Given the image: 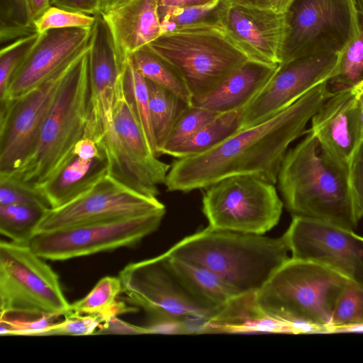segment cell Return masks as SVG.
<instances>
[{
    "instance_id": "6",
    "label": "cell",
    "mask_w": 363,
    "mask_h": 363,
    "mask_svg": "<svg viewBox=\"0 0 363 363\" xmlns=\"http://www.w3.org/2000/svg\"><path fill=\"white\" fill-rule=\"evenodd\" d=\"M147 45L179 72L192 101L208 95L250 60L215 26L164 33Z\"/></svg>"
},
{
    "instance_id": "51",
    "label": "cell",
    "mask_w": 363,
    "mask_h": 363,
    "mask_svg": "<svg viewBox=\"0 0 363 363\" xmlns=\"http://www.w3.org/2000/svg\"><path fill=\"white\" fill-rule=\"evenodd\" d=\"M229 2H234L241 4L244 5L261 7V8H269V0H226Z\"/></svg>"
},
{
    "instance_id": "27",
    "label": "cell",
    "mask_w": 363,
    "mask_h": 363,
    "mask_svg": "<svg viewBox=\"0 0 363 363\" xmlns=\"http://www.w3.org/2000/svg\"><path fill=\"white\" fill-rule=\"evenodd\" d=\"M146 81L151 125L159 157L174 125L189 105L171 91Z\"/></svg>"
},
{
    "instance_id": "42",
    "label": "cell",
    "mask_w": 363,
    "mask_h": 363,
    "mask_svg": "<svg viewBox=\"0 0 363 363\" xmlns=\"http://www.w3.org/2000/svg\"><path fill=\"white\" fill-rule=\"evenodd\" d=\"M1 335H41L52 324V318L42 316L33 320H11L1 317Z\"/></svg>"
},
{
    "instance_id": "36",
    "label": "cell",
    "mask_w": 363,
    "mask_h": 363,
    "mask_svg": "<svg viewBox=\"0 0 363 363\" xmlns=\"http://www.w3.org/2000/svg\"><path fill=\"white\" fill-rule=\"evenodd\" d=\"M218 114L203 108L189 105L174 125L160 155H167L172 150L188 140Z\"/></svg>"
},
{
    "instance_id": "33",
    "label": "cell",
    "mask_w": 363,
    "mask_h": 363,
    "mask_svg": "<svg viewBox=\"0 0 363 363\" xmlns=\"http://www.w3.org/2000/svg\"><path fill=\"white\" fill-rule=\"evenodd\" d=\"M358 35L339 54L334 73L328 81L340 89L352 87L363 79V16L358 15Z\"/></svg>"
},
{
    "instance_id": "12",
    "label": "cell",
    "mask_w": 363,
    "mask_h": 363,
    "mask_svg": "<svg viewBox=\"0 0 363 363\" xmlns=\"http://www.w3.org/2000/svg\"><path fill=\"white\" fill-rule=\"evenodd\" d=\"M121 293L132 306L142 308L151 320L162 318L211 319L219 308L199 301L186 288L164 253L131 262L119 272Z\"/></svg>"
},
{
    "instance_id": "25",
    "label": "cell",
    "mask_w": 363,
    "mask_h": 363,
    "mask_svg": "<svg viewBox=\"0 0 363 363\" xmlns=\"http://www.w3.org/2000/svg\"><path fill=\"white\" fill-rule=\"evenodd\" d=\"M164 254L186 288L207 306L220 308L236 296L225 283L208 269Z\"/></svg>"
},
{
    "instance_id": "8",
    "label": "cell",
    "mask_w": 363,
    "mask_h": 363,
    "mask_svg": "<svg viewBox=\"0 0 363 363\" xmlns=\"http://www.w3.org/2000/svg\"><path fill=\"white\" fill-rule=\"evenodd\" d=\"M121 74L116 85L112 125L96 143L108 164V174L127 187L150 197L160 194L170 165L153 155L124 94Z\"/></svg>"
},
{
    "instance_id": "20",
    "label": "cell",
    "mask_w": 363,
    "mask_h": 363,
    "mask_svg": "<svg viewBox=\"0 0 363 363\" xmlns=\"http://www.w3.org/2000/svg\"><path fill=\"white\" fill-rule=\"evenodd\" d=\"M311 121L307 131L313 133L334 158L349 166L361 137L360 113L353 89L335 91Z\"/></svg>"
},
{
    "instance_id": "35",
    "label": "cell",
    "mask_w": 363,
    "mask_h": 363,
    "mask_svg": "<svg viewBox=\"0 0 363 363\" xmlns=\"http://www.w3.org/2000/svg\"><path fill=\"white\" fill-rule=\"evenodd\" d=\"M363 324V286L349 280L337 299L330 332L335 328Z\"/></svg>"
},
{
    "instance_id": "40",
    "label": "cell",
    "mask_w": 363,
    "mask_h": 363,
    "mask_svg": "<svg viewBox=\"0 0 363 363\" xmlns=\"http://www.w3.org/2000/svg\"><path fill=\"white\" fill-rule=\"evenodd\" d=\"M65 320L50 325L41 335H84L91 334L105 319L100 315L79 314L69 312Z\"/></svg>"
},
{
    "instance_id": "48",
    "label": "cell",
    "mask_w": 363,
    "mask_h": 363,
    "mask_svg": "<svg viewBox=\"0 0 363 363\" xmlns=\"http://www.w3.org/2000/svg\"><path fill=\"white\" fill-rule=\"evenodd\" d=\"M355 94L361 119L360 142L363 140V79L352 87Z\"/></svg>"
},
{
    "instance_id": "11",
    "label": "cell",
    "mask_w": 363,
    "mask_h": 363,
    "mask_svg": "<svg viewBox=\"0 0 363 363\" xmlns=\"http://www.w3.org/2000/svg\"><path fill=\"white\" fill-rule=\"evenodd\" d=\"M166 210L36 233L28 243L44 259L62 261L133 247L160 226Z\"/></svg>"
},
{
    "instance_id": "43",
    "label": "cell",
    "mask_w": 363,
    "mask_h": 363,
    "mask_svg": "<svg viewBox=\"0 0 363 363\" xmlns=\"http://www.w3.org/2000/svg\"><path fill=\"white\" fill-rule=\"evenodd\" d=\"M101 0H50L51 6L94 16L99 13Z\"/></svg>"
},
{
    "instance_id": "21",
    "label": "cell",
    "mask_w": 363,
    "mask_h": 363,
    "mask_svg": "<svg viewBox=\"0 0 363 363\" xmlns=\"http://www.w3.org/2000/svg\"><path fill=\"white\" fill-rule=\"evenodd\" d=\"M102 15L124 60L162 34L156 0H133Z\"/></svg>"
},
{
    "instance_id": "47",
    "label": "cell",
    "mask_w": 363,
    "mask_h": 363,
    "mask_svg": "<svg viewBox=\"0 0 363 363\" xmlns=\"http://www.w3.org/2000/svg\"><path fill=\"white\" fill-rule=\"evenodd\" d=\"M33 21L50 6V0H28Z\"/></svg>"
},
{
    "instance_id": "18",
    "label": "cell",
    "mask_w": 363,
    "mask_h": 363,
    "mask_svg": "<svg viewBox=\"0 0 363 363\" xmlns=\"http://www.w3.org/2000/svg\"><path fill=\"white\" fill-rule=\"evenodd\" d=\"M124 63L108 26L96 23L89 43V98L84 138L96 143L111 127L115 89Z\"/></svg>"
},
{
    "instance_id": "50",
    "label": "cell",
    "mask_w": 363,
    "mask_h": 363,
    "mask_svg": "<svg viewBox=\"0 0 363 363\" xmlns=\"http://www.w3.org/2000/svg\"><path fill=\"white\" fill-rule=\"evenodd\" d=\"M294 0H269V8L274 11L284 13Z\"/></svg>"
},
{
    "instance_id": "52",
    "label": "cell",
    "mask_w": 363,
    "mask_h": 363,
    "mask_svg": "<svg viewBox=\"0 0 363 363\" xmlns=\"http://www.w3.org/2000/svg\"><path fill=\"white\" fill-rule=\"evenodd\" d=\"M347 333V332H355V333H363V324L355 325L348 327H343L339 328H335L331 330L330 333Z\"/></svg>"
},
{
    "instance_id": "13",
    "label": "cell",
    "mask_w": 363,
    "mask_h": 363,
    "mask_svg": "<svg viewBox=\"0 0 363 363\" xmlns=\"http://www.w3.org/2000/svg\"><path fill=\"white\" fill-rule=\"evenodd\" d=\"M73 62L23 95L1 102L0 174L16 170L33 152L43 123Z\"/></svg>"
},
{
    "instance_id": "7",
    "label": "cell",
    "mask_w": 363,
    "mask_h": 363,
    "mask_svg": "<svg viewBox=\"0 0 363 363\" xmlns=\"http://www.w3.org/2000/svg\"><path fill=\"white\" fill-rule=\"evenodd\" d=\"M28 245L0 242V314L55 318L69 313L58 275Z\"/></svg>"
},
{
    "instance_id": "5",
    "label": "cell",
    "mask_w": 363,
    "mask_h": 363,
    "mask_svg": "<svg viewBox=\"0 0 363 363\" xmlns=\"http://www.w3.org/2000/svg\"><path fill=\"white\" fill-rule=\"evenodd\" d=\"M89 50L68 69L30 157L16 170L3 174L36 189L54 176L72 157L84 138L89 98Z\"/></svg>"
},
{
    "instance_id": "31",
    "label": "cell",
    "mask_w": 363,
    "mask_h": 363,
    "mask_svg": "<svg viewBox=\"0 0 363 363\" xmlns=\"http://www.w3.org/2000/svg\"><path fill=\"white\" fill-rule=\"evenodd\" d=\"M46 208L24 204H0V233L12 242L28 245Z\"/></svg>"
},
{
    "instance_id": "19",
    "label": "cell",
    "mask_w": 363,
    "mask_h": 363,
    "mask_svg": "<svg viewBox=\"0 0 363 363\" xmlns=\"http://www.w3.org/2000/svg\"><path fill=\"white\" fill-rule=\"evenodd\" d=\"M92 27L52 29L40 33L12 77L3 102L16 99L68 67L87 50Z\"/></svg>"
},
{
    "instance_id": "9",
    "label": "cell",
    "mask_w": 363,
    "mask_h": 363,
    "mask_svg": "<svg viewBox=\"0 0 363 363\" xmlns=\"http://www.w3.org/2000/svg\"><path fill=\"white\" fill-rule=\"evenodd\" d=\"M203 189L202 211L213 228L264 235L280 219L283 202L274 184L256 177L232 176Z\"/></svg>"
},
{
    "instance_id": "4",
    "label": "cell",
    "mask_w": 363,
    "mask_h": 363,
    "mask_svg": "<svg viewBox=\"0 0 363 363\" xmlns=\"http://www.w3.org/2000/svg\"><path fill=\"white\" fill-rule=\"evenodd\" d=\"M349 280L322 264L290 257L256 293V301L263 313L289 323L296 333H328Z\"/></svg>"
},
{
    "instance_id": "46",
    "label": "cell",
    "mask_w": 363,
    "mask_h": 363,
    "mask_svg": "<svg viewBox=\"0 0 363 363\" xmlns=\"http://www.w3.org/2000/svg\"><path fill=\"white\" fill-rule=\"evenodd\" d=\"M104 328L106 330V333L111 331L117 333H147L145 327L129 325L116 317L105 323Z\"/></svg>"
},
{
    "instance_id": "14",
    "label": "cell",
    "mask_w": 363,
    "mask_h": 363,
    "mask_svg": "<svg viewBox=\"0 0 363 363\" xmlns=\"http://www.w3.org/2000/svg\"><path fill=\"white\" fill-rule=\"evenodd\" d=\"M162 210L165 206L157 197L141 194L106 174L65 205L47 210L36 233Z\"/></svg>"
},
{
    "instance_id": "1",
    "label": "cell",
    "mask_w": 363,
    "mask_h": 363,
    "mask_svg": "<svg viewBox=\"0 0 363 363\" xmlns=\"http://www.w3.org/2000/svg\"><path fill=\"white\" fill-rule=\"evenodd\" d=\"M333 93L324 82L269 120L238 130L204 152L177 159L164 183L167 190L202 189L235 175L275 184L289 145L307 133L308 122Z\"/></svg>"
},
{
    "instance_id": "2",
    "label": "cell",
    "mask_w": 363,
    "mask_h": 363,
    "mask_svg": "<svg viewBox=\"0 0 363 363\" xmlns=\"http://www.w3.org/2000/svg\"><path fill=\"white\" fill-rule=\"evenodd\" d=\"M289 150L277 182L293 215L354 230L357 226L349 182V166L330 155L311 133Z\"/></svg>"
},
{
    "instance_id": "44",
    "label": "cell",
    "mask_w": 363,
    "mask_h": 363,
    "mask_svg": "<svg viewBox=\"0 0 363 363\" xmlns=\"http://www.w3.org/2000/svg\"><path fill=\"white\" fill-rule=\"evenodd\" d=\"M72 153L85 160L94 159L104 155L96 142L85 138H82L77 143Z\"/></svg>"
},
{
    "instance_id": "28",
    "label": "cell",
    "mask_w": 363,
    "mask_h": 363,
    "mask_svg": "<svg viewBox=\"0 0 363 363\" xmlns=\"http://www.w3.org/2000/svg\"><path fill=\"white\" fill-rule=\"evenodd\" d=\"M121 291L119 277H104L84 298L70 304L69 312L100 315L106 323L121 313L137 311L135 306H126L123 302L116 301Z\"/></svg>"
},
{
    "instance_id": "53",
    "label": "cell",
    "mask_w": 363,
    "mask_h": 363,
    "mask_svg": "<svg viewBox=\"0 0 363 363\" xmlns=\"http://www.w3.org/2000/svg\"><path fill=\"white\" fill-rule=\"evenodd\" d=\"M358 15L363 16V0H350Z\"/></svg>"
},
{
    "instance_id": "38",
    "label": "cell",
    "mask_w": 363,
    "mask_h": 363,
    "mask_svg": "<svg viewBox=\"0 0 363 363\" xmlns=\"http://www.w3.org/2000/svg\"><path fill=\"white\" fill-rule=\"evenodd\" d=\"M96 16L50 6L33 21L38 33L52 29L92 27Z\"/></svg>"
},
{
    "instance_id": "16",
    "label": "cell",
    "mask_w": 363,
    "mask_h": 363,
    "mask_svg": "<svg viewBox=\"0 0 363 363\" xmlns=\"http://www.w3.org/2000/svg\"><path fill=\"white\" fill-rule=\"evenodd\" d=\"M339 54L320 53L280 64L265 86L246 106L240 130L269 120L317 85L328 81L337 65Z\"/></svg>"
},
{
    "instance_id": "10",
    "label": "cell",
    "mask_w": 363,
    "mask_h": 363,
    "mask_svg": "<svg viewBox=\"0 0 363 363\" xmlns=\"http://www.w3.org/2000/svg\"><path fill=\"white\" fill-rule=\"evenodd\" d=\"M285 13L281 64L303 56L340 53L359 34L350 0H294Z\"/></svg>"
},
{
    "instance_id": "49",
    "label": "cell",
    "mask_w": 363,
    "mask_h": 363,
    "mask_svg": "<svg viewBox=\"0 0 363 363\" xmlns=\"http://www.w3.org/2000/svg\"><path fill=\"white\" fill-rule=\"evenodd\" d=\"M133 0H101L99 13H106L110 10L126 4Z\"/></svg>"
},
{
    "instance_id": "24",
    "label": "cell",
    "mask_w": 363,
    "mask_h": 363,
    "mask_svg": "<svg viewBox=\"0 0 363 363\" xmlns=\"http://www.w3.org/2000/svg\"><path fill=\"white\" fill-rule=\"evenodd\" d=\"M259 332L296 333L289 323L262 311L256 293L235 296L205 324V333Z\"/></svg>"
},
{
    "instance_id": "17",
    "label": "cell",
    "mask_w": 363,
    "mask_h": 363,
    "mask_svg": "<svg viewBox=\"0 0 363 363\" xmlns=\"http://www.w3.org/2000/svg\"><path fill=\"white\" fill-rule=\"evenodd\" d=\"M220 28L250 60L270 66L281 64L285 13L226 1Z\"/></svg>"
},
{
    "instance_id": "15",
    "label": "cell",
    "mask_w": 363,
    "mask_h": 363,
    "mask_svg": "<svg viewBox=\"0 0 363 363\" xmlns=\"http://www.w3.org/2000/svg\"><path fill=\"white\" fill-rule=\"evenodd\" d=\"M282 237L292 258L322 264L363 286V237L353 230L293 216Z\"/></svg>"
},
{
    "instance_id": "37",
    "label": "cell",
    "mask_w": 363,
    "mask_h": 363,
    "mask_svg": "<svg viewBox=\"0 0 363 363\" xmlns=\"http://www.w3.org/2000/svg\"><path fill=\"white\" fill-rule=\"evenodd\" d=\"M40 33H35L21 37L0 51V101L7 91L11 79L26 60L38 40Z\"/></svg>"
},
{
    "instance_id": "45",
    "label": "cell",
    "mask_w": 363,
    "mask_h": 363,
    "mask_svg": "<svg viewBox=\"0 0 363 363\" xmlns=\"http://www.w3.org/2000/svg\"><path fill=\"white\" fill-rule=\"evenodd\" d=\"M158 8L183 9L205 6L213 4L219 0H156Z\"/></svg>"
},
{
    "instance_id": "29",
    "label": "cell",
    "mask_w": 363,
    "mask_h": 363,
    "mask_svg": "<svg viewBox=\"0 0 363 363\" xmlns=\"http://www.w3.org/2000/svg\"><path fill=\"white\" fill-rule=\"evenodd\" d=\"M130 57L138 71L146 79L171 91L191 105L192 97L184 79L169 62L147 45L135 51Z\"/></svg>"
},
{
    "instance_id": "39",
    "label": "cell",
    "mask_w": 363,
    "mask_h": 363,
    "mask_svg": "<svg viewBox=\"0 0 363 363\" xmlns=\"http://www.w3.org/2000/svg\"><path fill=\"white\" fill-rule=\"evenodd\" d=\"M24 204L50 209L49 205L35 189L0 174V204Z\"/></svg>"
},
{
    "instance_id": "41",
    "label": "cell",
    "mask_w": 363,
    "mask_h": 363,
    "mask_svg": "<svg viewBox=\"0 0 363 363\" xmlns=\"http://www.w3.org/2000/svg\"><path fill=\"white\" fill-rule=\"evenodd\" d=\"M349 182L356 219L363 218V140L359 143L349 165Z\"/></svg>"
},
{
    "instance_id": "34",
    "label": "cell",
    "mask_w": 363,
    "mask_h": 363,
    "mask_svg": "<svg viewBox=\"0 0 363 363\" xmlns=\"http://www.w3.org/2000/svg\"><path fill=\"white\" fill-rule=\"evenodd\" d=\"M37 33L28 0H0L1 43Z\"/></svg>"
},
{
    "instance_id": "26",
    "label": "cell",
    "mask_w": 363,
    "mask_h": 363,
    "mask_svg": "<svg viewBox=\"0 0 363 363\" xmlns=\"http://www.w3.org/2000/svg\"><path fill=\"white\" fill-rule=\"evenodd\" d=\"M245 108L218 113L194 136L167 155L177 159L184 158L216 147L240 130Z\"/></svg>"
},
{
    "instance_id": "23",
    "label": "cell",
    "mask_w": 363,
    "mask_h": 363,
    "mask_svg": "<svg viewBox=\"0 0 363 363\" xmlns=\"http://www.w3.org/2000/svg\"><path fill=\"white\" fill-rule=\"evenodd\" d=\"M108 172V160L104 155L85 160L72 153L63 167L36 190L50 208H59L90 189Z\"/></svg>"
},
{
    "instance_id": "32",
    "label": "cell",
    "mask_w": 363,
    "mask_h": 363,
    "mask_svg": "<svg viewBox=\"0 0 363 363\" xmlns=\"http://www.w3.org/2000/svg\"><path fill=\"white\" fill-rule=\"evenodd\" d=\"M225 4L226 0H219L213 4L205 6L183 9L158 8L162 33L200 26L220 27L221 15Z\"/></svg>"
},
{
    "instance_id": "3",
    "label": "cell",
    "mask_w": 363,
    "mask_h": 363,
    "mask_svg": "<svg viewBox=\"0 0 363 363\" xmlns=\"http://www.w3.org/2000/svg\"><path fill=\"white\" fill-rule=\"evenodd\" d=\"M281 236L215 229L187 236L165 253L217 274L236 296L257 293L290 257Z\"/></svg>"
},
{
    "instance_id": "30",
    "label": "cell",
    "mask_w": 363,
    "mask_h": 363,
    "mask_svg": "<svg viewBox=\"0 0 363 363\" xmlns=\"http://www.w3.org/2000/svg\"><path fill=\"white\" fill-rule=\"evenodd\" d=\"M125 99L138 121L150 150L157 157L151 125L146 79L138 71L131 58H127L121 74Z\"/></svg>"
},
{
    "instance_id": "22",
    "label": "cell",
    "mask_w": 363,
    "mask_h": 363,
    "mask_svg": "<svg viewBox=\"0 0 363 363\" xmlns=\"http://www.w3.org/2000/svg\"><path fill=\"white\" fill-rule=\"evenodd\" d=\"M279 65L270 66L248 60L217 89L203 98L193 101L191 105L218 113L245 108Z\"/></svg>"
}]
</instances>
